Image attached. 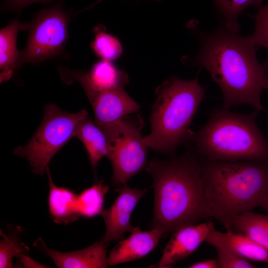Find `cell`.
Masks as SVG:
<instances>
[{
  "label": "cell",
  "mask_w": 268,
  "mask_h": 268,
  "mask_svg": "<svg viewBox=\"0 0 268 268\" xmlns=\"http://www.w3.org/2000/svg\"><path fill=\"white\" fill-rule=\"evenodd\" d=\"M263 65L267 72L266 78L264 83V89L268 90V59L264 61Z\"/></svg>",
  "instance_id": "cell-30"
},
{
  "label": "cell",
  "mask_w": 268,
  "mask_h": 268,
  "mask_svg": "<svg viewBox=\"0 0 268 268\" xmlns=\"http://www.w3.org/2000/svg\"><path fill=\"white\" fill-rule=\"evenodd\" d=\"M88 99L93 108L95 122L102 131L137 112L140 108L125 88L99 92Z\"/></svg>",
  "instance_id": "cell-11"
},
{
  "label": "cell",
  "mask_w": 268,
  "mask_h": 268,
  "mask_svg": "<svg viewBox=\"0 0 268 268\" xmlns=\"http://www.w3.org/2000/svg\"><path fill=\"white\" fill-rule=\"evenodd\" d=\"M104 0H97L96 1L94 2L92 4H90V5L88 6L87 7L84 9V10L88 9L89 8H92L94 6H95L96 4H97L98 3L103 1ZM157 1H160L161 0H155Z\"/></svg>",
  "instance_id": "cell-31"
},
{
  "label": "cell",
  "mask_w": 268,
  "mask_h": 268,
  "mask_svg": "<svg viewBox=\"0 0 268 268\" xmlns=\"http://www.w3.org/2000/svg\"><path fill=\"white\" fill-rule=\"evenodd\" d=\"M156 95L151 132L143 140L153 150L173 152L189 137V128L204 98L205 88L198 77L184 80L174 76L157 87Z\"/></svg>",
  "instance_id": "cell-5"
},
{
  "label": "cell",
  "mask_w": 268,
  "mask_h": 268,
  "mask_svg": "<svg viewBox=\"0 0 268 268\" xmlns=\"http://www.w3.org/2000/svg\"><path fill=\"white\" fill-rule=\"evenodd\" d=\"M147 190L132 189L124 184L113 204L102 210L106 232L100 241L107 243L123 239L125 232H131L134 227L131 223L132 212Z\"/></svg>",
  "instance_id": "cell-9"
},
{
  "label": "cell",
  "mask_w": 268,
  "mask_h": 268,
  "mask_svg": "<svg viewBox=\"0 0 268 268\" xmlns=\"http://www.w3.org/2000/svg\"><path fill=\"white\" fill-rule=\"evenodd\" d=\"M66 74L67 81L76 80L83 87L88 98L99 92L124 89L129 82L128 74L113 62L101 60L87 72L70 71Z\"/></svg>",
  "instance_id": "cell-10"
},
{
  "label": "cell",
  "mask_w": 268,
  "mask_h": 268,
  "mask_svg": "<svg viewBox=\"0 0 268 268\" xmlns=\"http://www.w3.org/2000/svg\"><path fill=\"white\" fill-rule=\"evenodd\" d=\"M259 112L214 109L194 134L196 152L210 161L268 162V142L256 123Z\"/></svg>",
  "instance_id": "cell-4"
},
{
  "label": "cell",
  "mask_w": 268,
  "mask_h": 268,
  "mask_svg": "<svg viewBox=\"0 0 268 268\" xmlns=\"http://www.w3.org/2000/svg\"><path fill=\"white\" fill-rule=\"evenodd\" d=\"M41 250L60 268H104L108 266L107 258L108 244L100 241L82 250L61 252L48 248L41 240Z\"/></svg>",
  "instance_id": "cell-14"
},
{
  "label": "cell",
  "mask_w": 268,
  "mask_h": 268,
  "mask_svg": "<svg viewBox=\"0 0 268 268\" xmlns=\"http://www.w3.org/2000/svg\"><path fill=\"white\" fill-rule=\"evenodd\" d=\"M232 230L247 236L268 251V215L244 212L234 218Z\"/></svg>",
  "instance_id": "cell-19"
},
{
  "label": "cell",
  "mask_w": 268,
  "mask_h": 268,
  "mask_svg": "<svg viewBox=\"0 0 268 268\" xmlns=\"http://www.w3.org/2000/svg\"><path fill=\"white\" fill-rule=\"evenodd\" d=\"M217 253L219 268H253L256 267L249 260L230 248L219 243L211 244Z\"/></svg>",
  "instance_id": "cell-25"
},
{
  "label": "cell",
  "mask_w": 268,
  "mask_h": 268,
  "mask_svg": "<svg viewBox=\"0 0 268 268\" xmlns=\"http://www.w3.org/2000/svg\"><path fill=\"white\" fill-rule=\"evenodd\" d=\"M214 226L211 221L190 225L175 231L166 245L157 268H169L192 254Z\"/></svg>",
  "instance_id": "cell-12"
},
{
  "label": "cell",
  "mask_w": 268,
  "mask_h": 268,
  "mask_svg": "<svg viewBox=\"0 0 268 268\" xmlns=\"http://www.w3.org/2000/svg\"><path fill=\"white\" fill-rule=\"evenodd\" d=\"M143 126L139 116H127L103 131L108 142L112 181L116 186L127 183L146 165L148 147L141 134Z\"/></svg>",
  "instance_id": "cell-7"
},
{
  "label": "cell",
  "mask_w": 268,
  "mask_h": 268,
  "mask_svg": "<svg viewBox=\"0 0 268 268\" xmlns=\"http://www.w3.org/2000/svg\"><path fill=\"white\" fill-rule=\"evenodd\" d=\"M1 235L3 238L0 242V268H12L13 258L24 253L25 247L16 235Z\"/></svg>",
  "instance_id": "cell-23"
},
{
  "label": "cell",
  "mask_w": 268,
  "mask_h": 268,
  "mask_svg": "<svg viewBox=\"0 0 268 268\" xmlns=\"http://www.w3.org/2000/svg\"><path fill=\"white\" fill-rule=\"evenodd\" d=\"M205 195L211 217L226 231L234 218L252 210L268 192V162H201Z\"/></svg>",
  "instance_id": "cell-3"
},
{
  "label": "cell",
  "mask_w": 268,
  "mask_h": 268,
  "mask_svg": "<svg viewBox=\"0 0 268 268\" xmlns=\"http://www.w3.org/2000/svg\"><path fill=\"white\" fill-rule=\"evenodd\" d=\"M19 30H24V24L18 19L0 31V81L8 80L19 66L21 55L16 47V37Z\"/></svg>",
  "instance_id": "cell-17"
},
{
  "label": "cell",
  "mask_w": 268,
  "mask_h": 268,
  "mask_svg": "<svg viewBox=\"0 0 268 268\" xmlns=\"http://www.w3.org/2000/svg\"><path fill=\"white\" fill-rule=\"evenodd\" d=\"M145 170L152 176L154 189L151 229L174 232L211 217L196 153L170 161L154 159Z\"/></svg>",
  "instance_id": "cell-2"
},
{
  "label": "cell",
  "mask_w": 268,
  "mask_h": 268,
  "mask_svg": "<svg viewBox=\"0 0 268 268\" xmlns=\"http://www.w3.org/2000/svg\"><path fill=\"white\" fill-rule=\"evenodd\" d=\"M199 37L200 47L194 62L204 68L220 87L223 108L248 105L263 110L261 96L267 72L257 59L258 48L248 36L222 26Z\"/></svg>",
  "instance_id": "cell-1"
},
{
  "label": "cell",
  "mask_w": 268,
  "mask_h": 268,
  "mask_svg": "<svg viewBox=\"0 0 268 268\" xmlns=\"http://www.w3.org/2000/svg\"><path fill=\"white\" fill-rule=\"evenodd\" d=\"M21 264L25 268H45L44 266L39 264L34 260L25 255L24 253L21 254L19 257Z\"/></svg>",
  "instance_id": "cell-28"
},
{
  "label": "cell",
  "mask_w": 268,
  "mask_h": 268,
  "mask_svg": "<svg viewBox=\"0 0 268 268\" xmlns=\"http://www.w3.org/2000/svg\"><path fill=\"white\" fill-rule=\"evenodd\" d=\"M91 47L94 54L101 60L113 62L123 53V46L115 36L103 30H96Z\"/></svg>",
  "instance_id": "cell-22"
},
{
  "label": "cell",
  "mask_w": 268,
  "mask_h": 268,
  "mask_svg": "<svg viewBox=\"0 0 268 268\" xmlns=\"http://www.w3.org/2000/svg\"><path fill=\"white\" fill-rule=\"evenodd\" d=\"M74 137L83 143L90 164L95 170L99 161L108 156V142L105 134L88 116L79 126Z\"/></svg>",
  "instance_id": "cell-18"
},
{
  "label": "cell",
  "mask_w": 268,
  "mask_h": 268,
  "mask_svg": "<svg viewBox=\"0 0 268 268\" xmlns=\"http://www.w3.org/2000/svg\"><path fill=\"white\" fill-rule=\"evenodd\" d=\"M259 206L263 208L268 213V192L261 201Z\"/></svg>",
  "instance_id": "cell-29"
},
{
  "label": "cell",
  "mask_w": 268,
  "mask_h": 268,
  "mask_svg": "<svg viewBox=\"0 0 268 268\" xmlns=\"http://www.w3.org/2000/svg\"><path fill=\"white\" fill-rule=\"evenodd\" d=\"M68 14L61 3L43 9L29 23L24 24L29 36L21 52L19 66L52 58L60 53L68 38Z\"/></svg>",
  "instance_id": "cell-8"
},
{
  "label": "cell",
  "mask_w": 268,
  "mask_h": 268,
  "mask_svg": "<svg viewBox=\"0 0 268 268\" xmlns=\"http://www.w3.org/2000/svg\"><path fill=\"white\" fill-rule=\"evenodd\" d=\"M254 15L255 30L248 35L252 44L257 47L268 50V1L265 5L257 8Z\"/></svg>",
  "instance_id": "cell-24"
},
{
  "label": "cell",
  "mask_w": 268,
  "mask_h": 268,
  "mask_svg": "<svg viewBox=\"0 0 268 268\" xmlns=\"http://www.w3.org/2000/svg\"><path fill=\"white\" fill-rule=\"evenodd\" d=\"M109 186L100 181L77 195L76 208L79 216L88 218L101 213Z\"/></svg>",
  "instance_id": "cell-20"
},
{
  "label": "cell",
  "mask_w": 268,
  "mask_h": 268,
  "mask_svg": "<svg viewBox=\"0 0 268 268\" xmlns=\"http://www.w3.org/2000/svg\"><path fill=\"white\" fill-rule=\"evenodd\" d=\"M46 171L49 182L48 205L51 217L58 224H67L76 221L79 217L76 208L77 195L72 190L56 185L48 167Z\"/></svg>",
  "instance_id": "cell-16"
},
{
  "label": "cell",
  "mask_w": 268,
  "mask_h": 268,
  "mask_svg": "<svg viewBox=\"0 0 268 268\" xmlns=\"http://www.w3.org/2000/svg\"><path fill=\"white\" fill-rule=\"evenodd\" d=\"M214 5L222 17L223 26L227 29L239 32V15L250 7L258 8L262 5L263 0H212Z\"/></svg>",
  "instance_id": "cell-21"
},
{
  "label": "cell",
  "mask_w": 268,
  "mask_h": 268,
  "mask_svg": "<svg viewBox=\"0 0 268 268\" xmlns=\"http://www.w3.org/2000/svg\"><path fill=\"white\" fill-rule=\"evenodd\" d=\"M88 116L85 110L76 113L60 109L49 104L44 107V116L36 132L25 146H18L14 153L25 158L33 172L42 175L52 157L72 137Z\"/></svg>",
  "instance_id": "cell-6"
},
{
  "label": "cell",
  "mask_w": 268,
  "mask_h": 268,
  "mask_svg": "<svg viewBox=\"0 0 268 268\" xmlns=\"http://www.w3.org/2000/svg\"><path fill=\"white\" fill-rule=\"evenodd\" d=\"M224 245L246 259L268 263V251L247 236L232 230L219 231L213 226L205 241Z\"/></svg>",
  "instance_id": "cell-15"
},
{
  "label": "cell",
  "mask_w": 268,
  "mask_h": 268,
  "mask_svg": "<svg viewBox=\"0 0 268 268\" xmlns=\"http://www.w3.org/2000/svg\"><path fill=\"white\" fill-rule=\"evenodd\" d=\"M130 235L121 239L111 250L107 258L108 266L131 262L142 258L148 254L158 245L164 232L160 229L152 228L142 231L134 227Z\"/></svg>",
  "instance_id": "cell-13"
},
{
  "label": "cell",
  "mask_w": 268,
  "mask_h": 268,
  "mask_svg": "<svg viewBox=\"0 0 268 268\" xmlns=\"http://www.w3.org/2000/svg\"><path fill=\"white\" fill-rule=\"evenodd\" d=\"M190 268H219L217 259H208L193 264Z\"/></svg>",
  "instance_id": "cell-27"
},
{
  "label": "cell",
  "mask_w": 268,
  "mask_h": 268,
  "mask_svg": "<svg viewBox=\"0 0 268 268\" xmlns=\"http://www.w3.org/2000/svg\"><path fill=\"white\" fill-rule=\"evenodd\" d=\"M54 0H4L3 7L5 9L19 11L33 3H49Z\"/></svg>",
  "instance_id": "cell-26"
}]
</instances>
